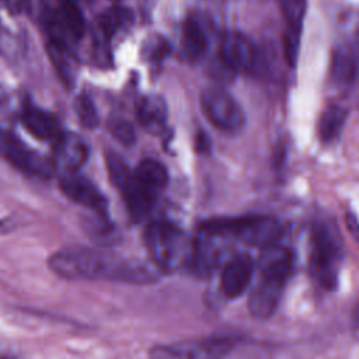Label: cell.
Masks as SVG:
<instances>
[{"label": "cell", "mask_w": 359, "mask_h": 359, "mask_svg": "<svg viewBox=\"0 0 359 359\" xmlns=\"http://www.w3.org/2000/svg\"><path fill=\"white\" fill-rule=\"evenodd\" d=\"M48 264L57 276L69 280L109 279L144 283L153 279L147 266L88 247H66L55 251Z\"/></svg>", "instance_id": "1"}, {"label": "cell", "mask_w": 359, "mask_h": 359, "mask_svg": "<svg viewBox=\"0 0 359 359\" xmlns=\"http://www.w3.org/2000/svg\"><path fill=\"white\" fill-rule=\"evenodd\" d=\"M199 230L219 234L226 238H236L247 245L261 248L278 243L283 231L280 223L275 217L265 215L210 219L201 223Z\"/></svg>", "instance_id": "2"}, {"label": "cell", "mask_w": 359, "mask_h": 359, "mask_svg": "<svg viewBox=\"0 0 359 359\" xmlns=\"http://www.w3.org/2000/svg\"><path fill=\"white\" fill-rule=\"evenodd\" d=\"M144 244L154 265L164 272H174L191 259L192 247L185 233L171 222H151L144 230Z\"/></svg>", "instance_id": "3"}, {"label": "cell", "mask_w": 359, "mask_h": 359, "mask_svg": "<svg viewBox=\"0 0 359 359\" xmlns=\"http://www.w3.org/2000/svg\"><path fill=\"white\" fill-rule=\"evenodd\" d=\"M342 259V245L335 227L316 222L311 229L309 265L311 275L325 289H335Z\"/></svg>", "instance_id": "4"}, {"label": "cell", "mask_w": 359, "mask_h": 359, "mask_svg": "<svg viewBox=\"0 0 359 359\" xmlns=\"http://www.w3.org/2000/svg\"><path fill=\"white\" fill-rule=\"evenodd\" d=\"M199 104L206 119L222 132L237 133L245 125V115L240 104L219 86L205 88L201 93Z\"/></svg>", "instance_id": "5"}, {"label": "cell", "mask_w": 359, "mask_h": 359, "mask_svg": "<svg viewBox=\"0 0 359 359\" xmlns=\"http://www.w3.org/2000/svg\"><path fill=\"white\" fill-rule=\"evenodd\" d=\"M42 21L50 39L62 41L72 46L86 32L84 15L76 0L57 3V7H42Z\"/></svg>", "instance_id": "6"}, {"label": "cell", "mask_w": 359, "mask_h": 359, "mask_svg": "<svg viewBox=\"0 0 359 359\" xmlns=\"http://www.w3.org/2000/svg\"><path fill=\"white\" fill-rule=\"evenodd\" d=\"M234 348L229 337H208L160 345L150 351L151 359H222Z\"/></svg>", "instance_id": "7"}, {"label": "cell", "mask_w": 359, "mask_h": 359, "mask_svg": "<svg viewBox=\"0 0 359 359\" xmlns=\"http://www.w3.org/2000/svg\"><path fill=\"white\" fill-rule=\"evenodd\" d=\"M0 157L28 175L48 178L55 174L52 158L29 149L20 137L4 129H0Z\"/></svg>", "instance_id": "8"}, {"label": "cell", "mask_w": 359, "mask_h": 359, "mask_svg": "<svg viewBox=\"0 0 359 359\" xmlns=\"http://www.w3.org/2000/svg\"><path fill=\"white\" fill-rule=\"evenodd\" d=\"M222 65L238 73H255L259 67V52L254 42L243 32L226 31L219 41Z\"/></svg>", "instance_id": "9"}, {"label": "cell", "mask_w": 359, "mask_h": 359, "mask_svg": "<svg viewBox=\"0 0 359 359\" xmlns=\"http://www.w3.org/2000/svg\"><path fill=\"white\" fill-rule=\"evenodd\" d=\"M88 146L87 143L76 133H65L55 140L53 147V170L60 177L79 172L88 158Z\"/></svg>", "instance_id": "10"}, {"label": "cell", "mask_w": 359, "mask_h": 359, "mask_svg": "<svg viewBox=\"0 0 359 359\" xmlns=\"http://www.w3.org/2000/svg\"><path fill=\"white\" fill-rule=\"evenodd\" d=\"M59 188L67 199L87 208L90 212L108 213V203L102 192L79 172L60 177Z\"/></svg>", "instance_id": "11"}, {"label": "cell", "mask_w": 359, "mask_h": 359, "mask_svg": "<svg viewBox=\"0 0 359 359\" xmlns=\"http://www.w3.org/2000/svg\"><path fill=\"white\" fill-rule=\"evenodd\" d=\"M222 238L223 236L199 230V236L195 240L191 252V262L195 272L199 275H209L222 264L226 251L223 241H220Z\"/></svg>", "instance_id": "12"}, {"label": "cell", "mask_w": 359, "mask_h": 359, "mask_svg": "<svg viewBox=\"0 0 359 359\" xmlns=\"http://www.w3.org/2000/svg\"><path fill=\"white\" fill-rule=\"evenodd\" d=\"M294 265L293 251L282 244H271L262 248L258 258V271L262 278L285 283Z\"/></svg>", "instance_id": "13"}, {"label": "cell", "mask_w": 359, "mask_h": 359, "mask_svg": "<svg viewBox=\"0 0 359 359\" xmlns=\"http://www.w3.org/2000/svg\"><path fill=\"white\" fill-rule=\"evenodd\" d=\"M133 21L135 15L129 7L112 6L95 17L93 22V39L94 42L109 45L111 39L130 28Z\"/></svg>", "instance_id": "14"}, {"label": "cell", "mask_w": 359, "mask_h": 359, "mask_svg": "<svg viewBox=\"0 0 359 359\" xmlns=\"http://www.w3.org/2000/svg\"><path fill=\"white\" fill-rule=\"evenodd\" d=\"M283 286L285 283L282 282L261 276L248 296L247 304L251 316L261 320L269 318L276 311Z\"/></svg>", "instance_id": "15"}, {"label": "cell", "mask_w": 359, "mask_h": 359, "mask_svg": "<svg viewBox=\"0 0 359 359\" xmlns=\"http://www.w3.org/2000/svg\"><path fill=\"white\" fill-rule=\"evenodd\" d=\"M254 264L252 259L245 255H236L224 266L220 278L222 292L227 299H237L248 287L252 278Z\"/></svg>", "instance_id": "16"}, {"label": "cell", "mask_w": 359, "mask_h": 359, "mask_svg": "<svg viewBox=\"0 0 359 359\" xmlns=\"http://www.w3.org/2000/svg\"><path fill=\"white\" fill-rule=\"evenodd\" d=\"M46 53L62 84L67 90H72L79 73V60L73 48L62 41L49 38L46 42Z\"/></svg>", "instance_id": "17"}, {"label": "cell", "mask_w": 359, "mask_h": 359, "mask_svg": "<svg viewBox=\"0 0 359 359\" xmlns=\"http://www.w3.org/2000/svg\"><path fill=\"white\" fill-rule=\"evenodd\" d=\"M168 118V109L164 98L157 94H147L136 102V119L140 126L151 133L160 135L164 132Z\"/></svg>", "instance_id": "18"}, {"label": "cell", "mask_w": 359, "mask_h": 359, "mask_svg": "<svg viewBox=\"0 0 359 359\" xmlns=\"http://www.w3.org/2000/svg\"><path fill=\"white\" fill-rule=\"evenodd\" d=\"M22 126L39 140H56L62 133L60 122L50 112L27 104L21 111Z\"/></svg>", "instance_id": "19"}, {"label": "cell", "mask_w": 359, "mask_h": 359, "mask_svg": "<svg viewBox=\"0 0 359 359\" xmlns=\"http://www.w3.org/2000/svg\"><path fill=\"white\" fill-rule=\"evenodd\" d=\"M118 189L122 194L128 213L133 220L140 222L150 215L157 194L142 185L136 180L135 174Z\"/></svg>", "instance_id": "20"}, {"label": "cell", "mask_w": 359, "mask_h": 359, "mask_svg": "<svg viewBox=\"0 0 359 359\" xmlns=\"http://www.w3.org/2000/svg\"><path fill=\"white\" fill-rule=\"evenodd\" d=\"M356 70L358 65L353 50L346 45H338L331 56L330 74L332 84L338 88H348L356 77Z\"/></svg>", "instance_id": "21"}, {"label": "cell", "mask_w": 359, "mask_h": 359, "mask_svg": "<svg viewBox=\"0 0 359 359\" xmlns=\"http://www.w3.org/2000/svg\"><path fill=\"white\" fill-rule=\"evenodd\" d=\"M180 43L181 52L185 56V59L195 62L203 57L208 48V39L203 28L201 27L196 18L188 17L182 22Z\"/></svg>", "instance_id": "22"}, {"label": "cell", "mask_w": 359, "mask_h": 359, "mask_svg": "<svg viewBox=\"0 0 359 359\" xmlns=\"http://www.w3.org/2000/svg\"><path fill=\"white\" fill-rule=\"evenodd\" d=\"M348 109L339 104H330L324 108L318 121V136L324 143L334 142L346 122Z\"/></svg>", "instance_id": "23"}, {"label": "cell", "mask_w": 359, "mask_h": 359, "mask_svg": "<svg viewBox=\"0 0 359 359\" xmlns=\"http://www.w3.org/2000/svg\"><path fill=\"white\" fill-rule=\"evenodd\" d=\"M136 180L153 192L161 191L168 182L167 168L157 160L144 158L142 160L133 171Z\"/></svg>", "instance_id": "24"}, {"label": "cell", "mask_w": 359, "mask_h": 359, "mask_svg": "<svg viewBox=\"0 0 359 359\" xmlns=\"http://www.w3.org/2000/svg\"><path fill=\"white\" fill-rule=\"evenodd\" d=\"M279 8L287 25L286 29L302 34L303 20L307 10V1L306 0H279Z\"/></svg>", "instance_id": "25"}, {"label": "cell", "mask_w": 359, "mask_h": 359, "mask_svg": "<svg viewBox=\"0 0 359 359\" xmlns=\"http://www.w3.org/2000/svg\"><path fill=\"white\" fill-rule=\"evenodd\" d=\"M84 229L88 237L98 240V243H108L107 240L114 238V224L111 223L108 213L91 212V215L86 219Z\"/></svg>", "instance_id": "26"}, {"label": "cell", "mask_w": 359, "mask_h": 359, "mask_svg": "<svg viewBox=\"0 0 359 359\" xmlns=\"http://www.w3.org/2000/svg\"><path fill=\"white\" fill-rule=\"evenodd\" d=\"M74 111L81 126L86 129H95L100 123V116L93 98L87 94H80L74 100Z\"/></svg>", "instance_id": "27"}, {"label": "cell", "mask_w": 359, "mask_h": 359, "mask_svg": "<svg viewBox=\"0 0 359 359\" xmlns=\"http://www.w3.org/2000/svg\"><path fill=\"white\" fill-rule=\"evenodd\" d=\"M105 165L109 180L116 188H121L133 174V171L128 167L125 160L112 150H108L105 153Z\"/></svg>", "instance_id": "28"}, {"label": "cell", "mask_w": 359, "mask_h": 359, "mask_svg": "<svg viewBox=\"0 0 359 359\" xmlns=\"http://www.w3.org/2000/svg\"><path fill=\"white\" fill-rule=\"evenodd\" d=\"M107 128L111 136L123 146H132L136 142V130L133 125L122 116H109Z\"/></svg>", "instance_id": "29"}, {"label": "cell", "mask_w": 359, "mask_h": 359, "mask_svg": "<svg viewBox=\"0 0 359 359\" xmlns=\"http://www.w3.org/2000/svg\"><path fill=\"white\" fill-rule=\"evenodd\" d=\"M170 53V43L163 36H151L144 43V56L149 62L158 65Z\"/></svg>", "instance_id": "30"}, {"label": "cell", "mask_w": 359, "mask_h": 359, "mask_svg": "<svg viewBox=\"0 0 359 359\" xmlns=\"http://www.w3.org/2000/svg\"><path fill=\"white\" fill-rule=\"evenodd\" d=\"M300 36L302 34L293 32V31H285L283 34V55L290 67H294L299 56V49H300Z\"/></svg>", "instance_id": "31"}, {"label": "cell", "mask_w": 359, "mask_h": 359, "mask_svg": "<svg viewBox=\"0 0 359 359\" xmlns=\"http://www.w3.org/2000/svg\"><path fill=\"white\" fill-rule=\"evenodd\" d=\"M10 13L17 14L28 7V0H1Z\"/></svg>", "instance_id": "32"}, {"label": "cell", "mask_w": 359, "mask_h": 359, "mask_svg": "<svg viewBox=\"0 0 359 359\" xmlns=\"http://www.w3.org/2000/svg\"><path fill=\"white\" fill-rule=\"evenodd\" d=\"M195 147H196V151H198V153H208V151H209L210 143H209V137L206 136L205 132L199 130V133L196 135Z\"/></svg>", "instance_id": "33"}, {"label": "cell", "mask_w": 359, "mask_h": 359, "mask_svg": "<svg viewBox=\"0 0 359 359\" xmlns=\"http://www.w3.org/2000/svg\"><path fill=\"white\" fill-rule=\"evenodd\" d=\"M346 223H348V227H349L351 234H352L355 238H358V240H359V226H358V223H356L355 217H353V216H348Z\"/></svg>", "instance_id": "34"}, {"label": "cell", "mask_w": 359, "mask_h": 359, "mask_svg": "<svg viewBox=\"0 0 359 359\" xmlns=\"http://www.w3.org/2000/svg\"><path fill=\"white\" fill-rule=\"evenodd\" d=\"M353 321H355V325H356V327H359V302H358V304H356V307H355Z\"/></svg>", "instance_id": "35"}, {"label": "cell", "mask_w": 359, "mask_h": 359, "mask_svg": "<svg viewBox=\"0 0 359 359\" xmlns=\"http://www.w3.org/2000/svg\"><path fill=\"white\" fill-rule=\"evenodd\" d=\"M1 95H3V91H1V88H0V101H1Z\"/></svg>", "instance_id": "36"}, {"label": "cell", "mask_w": 359, "mask_h": 359, "mask_svg": "<svg viewBox=\"0 0 359 359\" xmlns=\"http://www.w3.org/2000/svg\"><path fill=\"white\" fill-rule=\"evenodd\" d=\"M57 3H62V1H66V0H56Z\"/></svg>", "instance_id": "37"}]
</instances>
